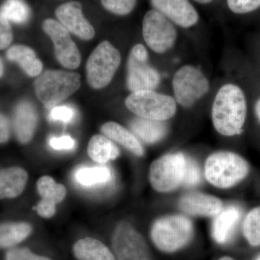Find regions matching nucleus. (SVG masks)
Listing matches in <instances>:
<instances>
[{"instance_id":"nucleus-1","label":"nucleus","mask_w":260,"mask_h":260,"mask_svg":"<svg viewBox=\"0 0 260 260\" xmlns=\"http://www.w3.org/2000/svg\"><path fill=\"white\" fill-rule=\"evenodd\" d=\"M247 114L245 94L239 85L228 83L219 89L212 107L214 127L224 136L242 133Z\"/></svg>"},{"instance_id":"nucleus-2","label":"nucleus","mask_w":260,"mask_h":260,"mask_svg":"<svg viewBox=\"0 0 260 260\" xmlns=\"http://www.w3.org/2000/svg\"><path fill=\"white\" fill-rule=\"evenodd\" d=\"M249 165L237 153L218 152L210 155L205 166L207 180L216 187L226 189L239 184L249 174Z\"/></svg>"},{"instance_id":"nucleus-3","label":"nucleus","mask_w":260,"mask_h":260,"mask_svg":"<svg viewBox=\"0 0 260 260\" xmlns=\"http://www.w3.org/2000/svg\"><path fill=\"white\" fill-rule=\"evenodd\" d=\"M78 73L62 70H47L39 75L34 83L36 95L47 107L63 102L80 88Z\"/></svg>"},{"instance_id":"nucleus-4","label":"nucleus","mask_w":260,"mask_h":260,"mask_svg":"<svg viewBox=\"0 0 260 260\" xmlns=\"http://www.w3.org/2000/svg\"><path fill=\"white\" fill-rule=\"evenodd\" d=\"M192 235V223L181 215L159 219L151 229L154 244L165 252H173L184 247L191 240Z\"/></svg>"},{"instance_id":"nucleus-5","label":"nucleus","mask_w":260,"mask_h":260,"mask_svg":"<svg viewBox=\"0 0 260 260\" xmlns=\"http://www.w3.org/2000/svg\"><path fill=\"white\" fill-rule=\"evenodd\" d=\"M126 108L139 117L164 121L177 112L174 98L154 90H142L130 94L125 100Z\"/></svg>"},{"instance_id":"nucleus-6","label":"nucleus","mask_w":260,"mask_h":260,"mask_svg":"<svg viewBox=\"0 0 260 260\" xmlns=\"http://www.w3.org/2000/svg\"><path fill=\"white\" fill-rule=\"evenodd\" d=\"M119 50L108 41L101 43L89 56L86 76L89 85L94 89L107 87L112 81L121 63Z\"/></svg>"},{"instance_id":"nucleus-7","label":"nucleus","mask_w":260,"mask_h":260,"mask_svg":"<svg viewBox=\"0 0 260 260\" xmlns=\"http://www.w3.org/2000/svg\"><path fill=\"white\" fill-rule=\"evenodd\" d=\"M174 99L181 107L190 108L209 91L210 83L196 67L186 64L176 72L172 80Z\"/></svg>"},{"instance_id":"nucleus-8","label":"nucleus","mask_w":260,"mask_h":260,"mask_svg":"<svg viewBox=\"0 0 260 260\" xmlns=\"http://www.w3.org/2000/svg\"><path fill=\"white\" fill-rule=\"evenodd\" d=\"M186 157L181 153L168 154L151 164L149 179L155 190L169 192L183 184Z\"/></svg>"},{"instance_id":"nucleus-9","label":"nucleus","mask_w":260,"mask_h":260,"mask_svg":"<svg viewBox=\"0 0 260 260\" xmlns=\"http://www.w3.org/2000/svg\"><path fill=\"white\" fill-rule=\"evenodd\" d=\"M160 76L148 63V53L141 44H136L130 51L127 62L126 85L132 93L154 90L158 86Z\"/></svg>"},{"instance_id":"nucleus-10","label":"nucleus","mask_w":260,"mask_h":260,"mask_svg":"<svg viewBox=\"0 0 260 260\" xmlns=\"http://www.w3.org/2000/svg\"><path fill=\"white\" fill-rule=\"evenodd\" d=\"M143 36L151 50L164 54L175 45L178 34L171 20L158 10H150L143 18Z\"/></svg>"},{"instance_id":"nucleus-11","label":"nucleus","mask_w":260,"mask_h":260,"mask_svg":"<svg viewBox=\"0 0 260 260\" xmlns=\"http://www.w3.org/2000/svg\"><path fill=\"white\" fill-rule=\"evenodd\" d=\"M112 246L117 260H150L144 239L129 223H121L116 226Z\"/></svg>"},{"instance_id":"nucleus-12","label":"nucleus","mask_w":260,"mask_h":260,"mask_svg":"<svg viewBox=\"0 0 260 260\" xmlns=\"http://www.w3.org/2000/svg\"><path fill=\"white\" fill-rule=\"evenodd\" d=\"M42 27L54 44V52L59 62L68 69L78 68L81 62L80 51L67 28L53 19L44 20Z\"/></svg>"},{"instance_id":"nucleus-13","label":"nucleus","mask_w":260,"mask_h":260,"mask_svg":"<svg viewBox=\"0 0 260 260\" xmlns=\"http://www.w3.org/2000/svg\"><path fill=\"white\" fill-rule=\"evenodd\" d=\"M56 15L68 31L80 39L88 41L95 36L93 27L84 17L81 5L78 2H70L58 7Z\"/></svg>"},{"instance_id":"nucleus-14","label":"nucleus","mask_w":260,"mask_h":260,"mask_svg":"<svg viewBox=\"0 0 260 260\" xmlns=\"http://www.w3.org/2000/svg\"><path fill=\"white\" fill-rule=\"evenodd\" d=\"M152 5L169 20L181 28L198 23L199 15L189 0H151Z\"/></svg>"},{"instance_id":"nucleus-15","label":"nucleus","mask_w":260,"mask_h":260,"mask_svg":"<svg viewBox=\"0 0 260 260\" xmlns=\"http://www.w3.org/2000/svg\"><path fill=\"white\" fill-rule=\"evenodd\" d=\"M179 208L184 213L198 216H215L222 208L221 200L203 193H189L181 198Z\"/></svg>"},{"instance_id":"nucleus-16","label":"nucleus","mask_w":260,"mask_h":260,"mask_svg":"<svg viewBox=\"0 0 260 260\" xmlns=\"http://www.w3.org/2000/svg\"><path fill=\"white\" fill-rule=\"evenodd\" d=\"M38 123L35 107L28 102H22L15 110L14 130L17 139L22 144L30 142L34 136Z\"/></svg>"},{"instance_id":"nucleus-17","label":"nucleus","mask_w":260,"mask_h":260,"mask_svg":"<svg viewBox=\"0 0 260 260\" xmlns=\"http://www.w3.org/2000/svg\"><path fill=\"white\" fill-rule=\"evenodd\" d=\"M212 234L218 244H226L232 239L241 218L240 209L231 205L215 215Z\"/></svg>"},{"instance_id":"nucleus-18","label":"nucleus","mask_w":260,"mask_h":260,"mask_svg":"<svg viewBox=\"0 0 260 260\" xmlns=\"http://www.w3.org/2000/svg\"><path fill=\"white\" fill-rule=\"evenodd\" d=\"M28 176L20 167H10L0 170V200L18 197L25 189Z\"/></svg>"},{"instance_id":"nucleus-19","label":"nucleus","mask_w":260,"mask_h":260,"mask_svg":"<svg viewBox=\"0 0 260 260\" xmlns=\"http://www.w3.org/2000/svg\"><path fill=\"white\" fill-rule=\"evenodd\" d=\"M101 131L108 138L119 143L137 156L144 155L143 145L136 136L118 123L114 121L105 123L101 127Z\"/></svg>"},{"instance_id":"nucleus-20","label":"nucleus","mask_w":260,"mask_h":260,"mask_svg":"<svg viewBox=\"0 0 260 260\" xmlns=\"http://www.w3.org/2000/svg\"><path fill=\"white\" fill-rule=\"evenodd\" d=\"M7 57L15 61L30 77H36L42 72L43 64L38 59L35 51L23 45H15L7 51Z\"/></svg>"},{"instance_id":"nucleus-21","label":"nucleus","mask_w":260,"mask_h":260,"mask_svg":"<svg viewBox=\"0 0 260 260\" xmlns=\"http://www.w3.org/2000/svg\"><path fill=\"white\" fill-rule=\"evenodd\" d=\"M75 256L80 260H115L112 251L93 238L80 239L73 246Z\"/></svg>"},{"instance_id":"nucleus-22","label":"nucleus","mask_w":260,"mask_h":260,"mask_svg":"<svg viewBox=\"0 0 260 260\" xmlns=\"http://www.w3.org/2000/svg\"><path fill=\"white\" fill-rule=\"evenodd\" d=\"M131 129L135 136L148 144H153L164 138L167 127L164 121L138 117L131 122Z\"/></svg>"},{"instance_id":"nucleus-23","label":"nucleus","mask_w":260,"mask_h":260,"mask_svg":"<svg viewBox=\"0 0 260 260\" xmlns=\"http://www.w3.org/2000/svg\"><path fill=\"white\" fill-rule=\"evenodd\" d=\"M90 158L99 164H106L109 160H115L120 152L115 144L107 137L97 135L92 137L88 146Z\"/></svg>"},{"instance_id":"nucleus-24","label":"nucleus","mask_w":260,"mask_h":260,"mask_svg":"<svg viewBox=\"0 0 260 260\" xmlns=\"http://www.w3.org/2000/svg\"><path fill=\"white\" fill-rule=\"evenodd\" d=\"M74 177L76 182L83 186L102 185L109 182L112 177V173L109 167H80L75 170Z\"/></svg>"},{"instance_id":"nucleus-25","label":"nucleus","mask_w":260,"mask_h":260,"mask_svg":"<svg viewBox=\"0 0 260 260\" xmlns=\"http://www.w3.org/2000/svg\"><path fill=\"white\" fill-rule=\"evenodd\" d=\"M31 232V225L24 222L0 224V247H10L23 242Z\"/></svg>"},{"instance_id":"nucleus-26","label":"nucleus","mask_w":260,"mask_h":260,"mask_svg":"<svg viewBox=\"0 0 260 260\" xmlns=\"http://www.w3.org/2000/svg\"><path fill=\"white\" fill-rule=\"evenodd\" d=\"M37 191L42 197L43 201L53 205H57L64 200L67 189L64 185L57 184L54 179L49 176H44L37 181Z\"/></svg>"},{"instance_id":"nucleus-27","label":"nucleus","mask_w":260,"mask_h":260,"mask_svg":"<svg viewBox=\"0 0 260 260\" xmlns=\"http://www.w3.org/2000/svg\"><path fill=\"white\" fill-rule=\"evenodd\" d=\"M0 12L9 21L18 24L26 23L30 16V8L23 0H6Z\"/></svg>"},{"instance_id":"nucleus-28","label":"nucleus","mask_w":260,"mask_h":260,"mask_svg":"<svg viewBox=\"0 0 260 260\" xmlns=\"http://www.w3.org/2000/svg\"><path fill=\"white\" fill-rule=\"evenodd\" d=\"M242 231L250 245L260 246V206L251 210L246 215L243 222Z\"/></svg>"},{"instance_id":"nucleus-29","label":"nucleus","mask_w":260,"mask_h":260,"mask_svg":"<svg viewBox=\"0 0 260 260\" xmlns=\"http://www.w3.org/2000/svg\"><path fill=\"white\" fill-rule=\"evenodd\" d=\"M103 6L114 14L126 15L134 9L137 0H102Z\"/></svg>"},{"instance_id":"nucleus-30","label":"nucleus","mask_w":260,"mask_h":260,"mask_svg":"<svg viewBox=\"0 0 260 260\" xmlns=\"http://www.w3.org/2000/svg\"><path fill=\"white\" fill-rule=\"evenodd\" d=\"M228 6L236 14H246L260 8V0H227Z\"/></svg>"},{"instance_id":"nucleus-31","label":"nucleus","mask_w":260,"mask_h":260,"mask_svg":"<svg viewBox=\"0 0 260 260\" xmlns=\"http://www.w3.org/2000/svg\"><path fill=\"white\" fill-rule=\"evenodd\" d=\"M201 181V172L199 166L192 159L186 158L185 173L183 184L186 186L198 185Z\"/></svg>"},{"instance_id":"nucleus-32","label":"nucleus","mask_w":260,"mask_h":260,"mask_svg":"<svg viewBox=\"0 0 260 260\" xmlns=\"http://www.w3.org/2000/svg\"><path fill=\"white\" fill-rule=\"evenodd\" d=\"M13 41V31L9 20L0 12V49H5Z\"/></svg>"},{"instance_id":"nucleus-33","label":"nucleus","mask_w":260,"mask_h":260,"mask_svg":"<svg viewBox=\"0 0 260 260\" xmlns=\"http://www.w3.org/2000/svg\"><path fill=\"white\" fill-rule=\"evenodd\" d=\"M6 260H51L45 256H38L26 248L11 249L7 253Z\"/></svg>"},{"instance_id":"nucleus-34","label":"nucleus","mask_w":260,"mask_h":260,"mask_svg":"<svg viewBox=\"0 0 260 260\" xmlns=\"http://www.w3.org/2000/svg\"><path fill=\"white\" fill-rule=\"evenodd\" d=\"M75 116V110L68 106L54 107L51 111L50 117L52 120L70 122Z\"/></svg>"},{"instance_id":"nucleus-35","label":"nucleus","mask_w":260,"mask_h":260,"mask_svg":"<svg viewBox=\"0 0 260 260\" xmlns=\"http://www.w3.org/2000/svg\"><path fill=\"white\" fill-rule=\"evenodd\" d=\"M49 145L54 150H73L75 146V141L68 135L60 138H52L49 140Z\"/></svg>"},{"instance_id":"nucleus-36","label":"nucleus","mask_w":260,"mask_h":260,"mask_svg":"<svg viewBox=\"0 0 260 260\" xmlns=\"http://www.w3.org/2000/svg\"><path fill=\"white\" fill-rule=\"evenodd\" d=\"M38 214L44 218H50L56 213V205L41 200L37 207Z\"/></svg>"},{"instance_id":"nucleus-37","label":"nucleus","mask_w":260,"mask_h":260,"mask_svg":"<svg viewBox=\"0 0 260 260\" xmlns=\"http://www.w3.org/2000/svg\"><path fill=\"white\" fill-rule=\"evenodd\" d=\"M10 138L9 123L3 114H0V144L6 143Z\"/></svg>"},{"instance_id":"nucleus-38","label":"nucleus","mask_w":260,"mask_h":260,"mask_svg":"<svg viewBox=\"0 0 260 260\" xmlns=\"http://www.w3.org/2000/svg\"><path fill=\"white\" fill-rule=\"evenodd\" d=\"M254 111H255V114L257 116L258 119L260 121V97L259 99L256 101L255 104V107H254Z\"/></svg>"},{"instance_id":"nucleus-39","label":"nucleus","mask_w":260,"mask_h":260,"mask_svg":"<svg viewBox=\"0 0 260 260\" xmlns=\"http://www.w3.org/2000/svg\"><path fill=\"white\" fill-rule=\"evenodd\" d=\"M3 73H4V65H3V61L0 58V78L3 76Z\"/></svg>"},{"instance_id":"nucleus-40","label":"nucleus","mask_w":260,"mask_h":260,"mask_svg":"<svg viewBox=\"0 0 260 260\" xmlns=\"http://www.w3.org/2000/svg\"><path fill=\"white\" fill-rule=\"evenodd\" d=\"M194 1L200 3V4H208V3H211L213 0H194Z\"/></svg>"},{"instance_id":"nucleus-41","label":"nucleus","mask_w":260,"mask_h":260,"mask_svg":"<svg viewBox=\"0 0 260 260\" xmlns=\"http://www.w3.org/2000/svg\"><path fill=\"white\" fill-rule=\"evenodd\" d=\"M219 260H234L232 258L229 257V256H223V257L220 258Z\"/></svg>"},{"instance_id":"nucleus-42","label":"nucleus","mask_w":260,"mask_h":260,"mask_svg":"<svg viewBox=\"0 0 260 260\" xmlns=\"http://www.w3.org/2000/svg\"><path fill=\"white\" fill-rule=\"evenodd\" d=\"M255 260H260V254L257 256V257L256 258Z\"/></svg>"}]
</instances>
